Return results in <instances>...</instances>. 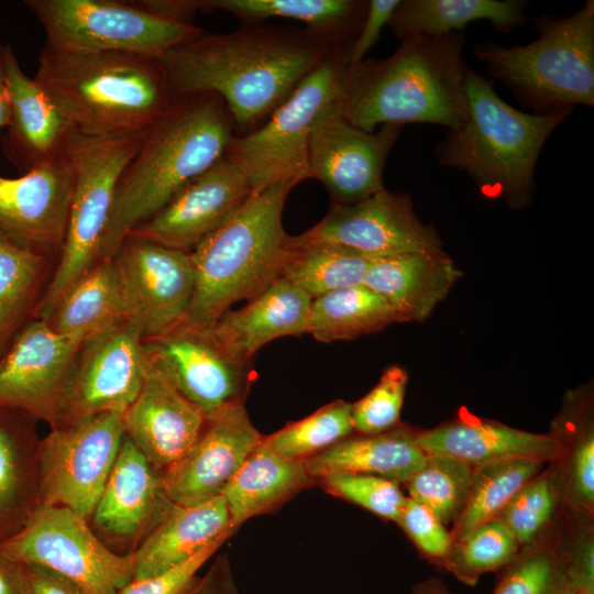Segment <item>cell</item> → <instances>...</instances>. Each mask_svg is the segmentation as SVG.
Masks as SVG:
<instances>
[{
	"instance_id": "16",
	"label": "cell",
	"mask_w": 594,
	"mask_h": 594,
	"mask_svg": "<svg viewBox=\"0 0 594 594\" xmlns=\"http://www.w3.org/2000/svg\"><path fill=\"white\" fill-rule=\"evenodd\" d=\"M403 125L367 132L348 121L340 103L317 121L309 143L310 178L328 190L332 205H351L384 189L383 170Z\"/></svg>"
},
{
	"instance_id": "4",
	"label": "cell",
	"mask_w": 594,
	"mask_h": 594,
	"mask_svg": "<svg viewBox=\"0 0 594 594\" xmlns=\"http://www.w3.org/2000/svg\"><path fill=\"white\" fill-rule=\"evenodd\" d=\"M35 81L87 138L142 133L175 96L158 58L44 45Z\"/></svg>"
},
{
	"instance_id": "54",
	"label": "cell",
	"mask_w": 594,
	"mask_h": 594,
	"mask_svg": "<svg viewBox=\"0 0 594 594\" xmlns=\"http://www.w3.org/2000/svg\"><path fill=\"white\" fill-rule=\"evenodd\" d=\"M23 565L0 551V594H23Z\"/></svg>"
},
{
	"instance_id": "33",
	"label": "cell",
	"mask_w": 594,
	"mask_h": 594,
	"mask_svg": "<svg viewBox=\"0 0 594 594\" xmlns=\"http://www.w3.org/2000/svg\"><path fill=\"white\" fill-rule=\"evenodd\" d=\"M365 0H198L199 11H226L244 24L272 18L301 22L336 45L350 46L364 20Z\"/></svg>"
},
{
	"instance_id": "13",
	"label": "cell",
	"mask_w": 594,
	"mask_h": 594,
	"mask_svg": "<svg viewBox=\"0 0 594 594\" xmlns=\"http://www.w3.org/2000/svg\"><path fill=\"white\" fill-rule=\"evenodd\" d=\"M112 258L128 321L138 328L143 341L178 329L196 288L190 253L129 233Z\"/></svg>"
},
{
	"instance_id": "51",
	"label": "cell",
	"mask_w": 594,
	"mask_h": 594,
	"mask_svg": "<svg viewBox=\"0 0 594 594\" xmlns=\"http://www.w3.org/2000/svg\"><path fill=\"white\" fill-rule=\"evenodd\" d=\"M183 594H242L232 573L228 554L215 558L202 575H197Z\"/></svg>"
},
{
	"instance_id": "14",
	"label": "cell",
	"mask_w": 594,
	"mask_h": 594,
	"mask_svg": "<svg viewBox=\"0 0 594 594\" xmlns=\"http://www.w3.org/2000/svg\"><path fill=\"white\" fill-rule=\"evenodd\" d=\"M145 372L143 339L131 322L85 341L74 359L55 428L102 413L124 414Z\"/></svg>"
},
{
	"instance_id": "46",
	"label": "cell",
	"mask_w": 594,
	"mask_h": 594,
	"mask_svg": "<svg viewBox=\"0 0 594 594\" xmlns=\"http://www.w3.org/2000/svg\"><path fill=\"white\" fill-rule=\"evenodd\" d=\"M332 495L397 522L406 496L398 483L387 479L355 472L329 473L318 480Z\"/></svg>"
},
{
	"instance_id": "55",
	"label": "cell",
	"mask_w": 594,
	"mask_h": 594,
	"mask_svg": "<svg viewBox=\"0 0 594 594\" xmlns=\"http://www.w3.org/2000/svg\"><path fill=\"white\" fill-rule=\"evenodd\" d=\"M10 119V100L6 82L2 55L0 52V133L8 127Z\"/></svg>"
},
{
	"instance_id": "12",
	"label": "cell",
	"mask_w": 594,
	"mask_h": 594,
	"mask_svg": "<svg viewBox=\"0 0 594 594\" xmlns=\"http://www.w3.org/2000/svg\"><path fill=\"white\" fill-rule=\"evenodd\" d=\"M123 415L102 413L41 438L38 505L63 506L88 520L116 462Z\"/></svg>"
},
{
	"instance_id": "8",
	"label": "cell",
	"mask_w": 594,
	"mask_h": 594,
	"mask_svg": "<svg viewBox=\"0 0 594 594\" xmlns=\"http://www.w3.org/2000/svg\"><path fill=\"white\" fill-rule=\"evenodd\" d=\"M348 48L334 46L265 122L231 140L224 156L244 174L253 194L310 178V138L318 119L340 103Z\"/></svg>"
},
{
	"instance_id": "42",
	"label": "cell",
	"mask_w": 594,
	"mask_h": 594,
	"mask_svg": "<svg viewBox=\"0 0 594 594\" xmlns=\"http://www.w3.org/2000/svg\"><path fill=\"white\" fill-rule=\"evenodd\" d=\"M473 465L461 460L427 454L424 465L404 484L408 497L431 509L444 524L462 513L471 487Z\"/></svg>"
},
{
	"instance_id": "10",
	"label": "cell",
	"mask_w": 594,
	"mask_h": 594,
	"mask_svg": "<svg viewBox=\"0 0 594 594\" xmlns=\"http://www.w3.org/2000/svg\"><path fill=\"white\" fill-rule=\"evenodd\" d=\"M45 45L69 51L121 52L161 58L204 29L163 19L135 0H26Z\"/></svg>"
},
{
	"instance_id": "28",
	"label": "cell",
	"mask_w": 594,
	"mask_h": 594,
	"mask_svg": "<svg viewBox=\"0 0 594 594\" xmlns=\"http://www.w3.org/2000/svg\"><path fill=\"white\" fill-rule=\"evenodd\" d=\"M234 531L221 495L193 506L175 505L132 553V580L166 573Z\"/></svg>"
},
{
	"instance_id": "22",
	"label": "cell",
	"mask_w": 594,
	"mask_h": 594,
	"mask_svg": "<svg viewBox=\"0 0 594 594\" xmlns=\"http://www.w3.org/2000/svg\"><path fill=\"white\" fill-rule=\"evenodd\" d=\"M263 437L244 405L206 418L189 451L163 474L170 501L193 506L220 496Z\"/></svg>"
},
{
	"instance_id": "48",
	"label": "cell",
	"mask_w": 594,
	"mask_h": 594,
	"mask_svg": "<svg viewBox=\"0 0 594 594\" xmlns=\"http://www.w3.org/2000/svg\"><path fill=\"white\" fill-rule=\"evenodd\" d=\"M397 524L425 557L443 564L454 541L450 530L431 509L406 496Z\"/></svg>"
},
{
	"instance_id": "53",
	"label": "cell",
	"mask_w": 594,
	"mask_h": 594,
	"mask_svg": "<svg viewBox=\"0 0 594 594\" xmlns=\"http://www.w3.org/2000/svg\"><path fill=\"white\" fill-rule=\"evenodd\" d=\"M145 10L169 21L193 24L191 20L199 11L198 0H138Z\"/></svg>"
},
{
	"instance_id": "31",
	"label": "cell",
	"mask_w": 594,
	"mask_h": 594,
	"mask_svg": "<svg viewBox=\"0 0 594 594\" xmlns=\"http://www.w3.org/2000/svg\"><path fill=\"white\" fill-rule=\"evenodd\" d=\"M318 481L305 462L287 459L262 442L250 453L221 493L237 530L252 517L270 513Z\"/></svg>"
},
{
	"instance_id": "44",
	"label": "cell",
	"mask_w": 594,
	"mask_h": 594,
	"mask_svg": "<svg viewBox=\"0 0 594 594\" xmlns=\"http://www.w3.org/2000/svg\"><path fill=\"white\" fill-rule=\"evenodd\" d=\"M519 549L504 522L494 518L454 542L442 566L462 583L473 586L483 574L506 566Z\"/></svg>"
},
{
	"instance_id": "21",
	"label": "cell",
	"mask_w": 594,
	"mask_h": 594,
	"mask_svg": "<svg viewBox=\"0 0 594 594\" xmlns=\"http://www.w3.org/2000/svg\"><path fill=\"white\" fill-rule=\"evenodd\" d=\"M74 183L72 147L20 177L0 176V230L15 242L58 260Z\"/></svg>"
},
{
	"instance_id": "20",
	"label": "cell",
	"mask_w": 594,
	"mask_h": 594,
	"mask_svg": "<svg viewBox=\"0 0 594 594\" xmlns=\"http://www.w3.org/2000/svg\"><path fill=\"white\" fill-rule=\"evenodd\" d=\"M80 343L34 319L0 358V408L57 425L70 369Z\"/></svg>"
},
{
	"instance_id": "3",
	"label": "cell",
	"mask_w": 594,
	"mask_h": 594,
	"mask_svg": "<svg viewBox=\"0 0 594 594\" xmlns=\"http://www.w3.org/2000/svg\"><path fill=\"white\" fill-rule=\"evenodd\" d=\"M463 32L409 36L385 59L348 66L340 109L360 129L429 123L454 128L466 111Z\"/></svg>"
},
{
	"instance_id": "26",
	"label": "cell",
	"mask_w": 594,
	"mask_h": 594,
	"mask_svg": "<svg viewBox=\"0 0 594 594\" xmlns=\"http://www.w3.org/2000/svg\"><path fill=\"white\" fill-rule=\"evenodd\" d=\"M426 454L451 457L471 465L513 458L559 462L563 448L554 433H534L486 419H455L417 431Z\"/></svg>"
},
{
	"instance_id": "39",
	"label": "cell",
	"mask_w": 594,
	"mask_h": 594,
	"mask_svg": "<svg viewBox=\"0 0 594 594\" xmlns=\"http://www.w3.org/2000/svg\"><path fill=\"white\" fill-rule=\"evenodd\" d=\"M546 462L513 458L473 465L466 504L450 530L453 541L464 538L480 525L497 518L515 493L538 475Z\"/></svg>"
},
{
	"instance_id": "11",
	"label": "cell",
	"mask_w": 594,
	"mask_h": 594,
	"mask_svg": "<svg viewBox=\"0 0 594 594\" xmlns=\"http://www.w3.org/2000/svg\"><path fill=\"white\" fill-rule=\"evenodd\" d=\"M0 551L19 563L47 568L87 594H118L133 579V556L110 550L87 519L63 506L38 505Z\"/></svg>"
},
{
	"instance_id": "41",
	"label": "cell",
	"mask_w": 594,
	"mask_h": 594,
	"mask_svg": "<svg viewBox=\"0 0 594 594\" xmlns=\"http://www.w3.org/2000/svg\"><path fill=\"white\" fill-rule=\"evenodd\" d=\"M562 506L560 471L558 463L552 462L515 493L497 518L522 548L551 527Z\"/></svg>"
},
{
	"instance_id": "49",
	"label": "cell",
	"mask_w": 594,
	"mask_h": 594,
	"mask_svg": "<svg viewBox=\"0 0 594 594\" xmlns=\"http://www.w3.org/2000/svg\"><path fill=\"white\" fill-rule=\"evenodd\" d=\"M229 538H221L183 564L153 578L132 580L118 594H183L198 575V571L215 556Z\"/></svg>"
},
{
	"instance_id": "36",
	"label": "cell",
	"mask_w": 594,
	"mask_h": 594,
	"mask_svg": "<svg viewBox=\"0 0 594 594\" xmlns=\"http://www.w3.org/2000/svg\"><path fill=\"white\" fill-rule=\"evenodd\" d=\"M550 431L563 448V457L557 462L563 506L593 515L594 422L592 396L587 391L578 388L565 395Z\"/></svg>"
},
{
	"instance_id": "27",
	"label": "cell",
	"mask_w": 594,
	"mask_h": 594,
	"mask_svg": "<svg viewBox=\"0 0 594 594\" xmlns=\"http://www.w3.org/2000/svg\"><path fill=\"white\" fill-rule=\"evenodd\" d=\"M461 277L444 252L373 257L363 285L380 295L402 322H420Z\"/></svg>"
},
{
	"instance_id": "6",
	"label": "cell",
	"mask_w": 594,
	"mask_h": 594,
	"mask_svg": "<svg viewBox=\"0 0 594 594\" xmlns=\"http://www.w3.org/2000/svg\"><path fill=\"white\" fill-rule=\"evenodd\" d=\"M294 187L284 182L254 194L190 252L196 288L179 328L208 331L234 302L251 299L280 277L290 238L282 216Z\"/></svg>"
},
{
	"instance_id": "1",
	"label": "cell",
	"mask_w": 594,
	"mask_h": 594,
	"mask_svg": "<svg viewBox=\"0 0 594 594\" xmlns=\"http://www.w3.org/2000/svg\"><path fill=\"white\" fill-rule=\"evenodd\" d=\"M334 46L306 28L260 22L222 34L204 30L160 62L175 97L218 95L237 135L265 122Z\"/></svg>"
},
{
	"instance_id": "47",
	"label": "cell",
	"mask_w": 594,
	"mask_h": 594,
	"mask_svg": "<svg viewBox=\"0 0 594 594\" xmlns=\"http://www.w3.org/2000/svg\"><path fill=\"white\" fill-rule=\"evenodd\" d=\"M560 522L565 574L573 594H594L593 515L562 506Z\"/></svg>"
},
{
	"instance_id": "50",
	"label": "cell",
	"mask_w": 594,
	"mask_h": 594,
	"mask_svg": "<svg viewBox=\"0 0 594 594\" xmlns=\"http://www.w3.org/2000/svg\"><path fill=\"white\" fill-rule=\"evenodd\" d=\"M400 0H370L360 31L348 48V64L356 65L378 41L381 32L399 6Z\"/></svg>"
},
{
	"instance_id": "56",
	"label": "cell",
	"mask_w": 594,
	"mask_h": 594,
	"mask_svg": "<svg viewBox=\"0 0 594 594\" xmlns=\"http://www.w3.org/2000/svg\"><path fill=\"white\" fill-rule=\"evenodd\" d=\"M413 594H455L438 578H432L418 583L413 588Z\"/></svg>"
},
{
	"instance_id": "18",
	"label": "cell",
	"mask_w": 594,
	"mask_h": 594,
	"mask_svg": "<svg viewBox=\"0 0 594 594\" xmlns=\"http://www.w3.org/2000/svg\"><path fill=\"white\" fill-rule=\"evenodd\" d=\"M174 506L163 474L124 433L109 477L88 518L94 534L113 552L132 554Z\"/></svg>"
},
{
	"instance_id": "19",
	"label": "cell",
	"mask_w": 594,
	"mask_h": 594,
	"mask_svg": "<svg viewBox=\"0 0 594 594\" xmlns=\"http://www.w3.org/2000/svg\"><path fill=\"white\" fill-rule=\"evenodd\" d=\"M253 195L244 174L223 155L130 233L190 253Z\"/></svg>"
},
{
	"instance_id": "37",
	"label": "cell",
	"mask_w": 594,
	"mask_h": 594,
	"mask_svg": "<svg viewBox=\"0 0 594 594\" xmlns=\"http://www.w3.org/2000/svg\"><path fill=\"white\" fill-rule=\"evenodd\" d=\"M373 257L329 242L300 243L289 238L280 277L311 299L363 285Z\"/></svg>"
},
{
	"instance_id": "17",
	"label": "cell",
	"mask_w": 594,
	"mask_h": 594,
	"mask_svg": "<svg viewBox=\"0 0 594 594\" xmlns=\"http://www.w3.org/2000/svg\"><path fill=\"white\" fill-rule=\"evenodd\" d=\"M145 359L158 369L205 418L244 405L252 362L229 355L207 331L178 328L143 341Z\"/></svg>"
},
{
	"instance_id": "34",
	"label": "cell",
	"mask_w": 594,
	"mask_h": 594,
	"mask_svg": "<svg viewBox=\"0 0 594 594\" xmlns=\"http://www.w3.org/2000/svg\"><path fill=\"white\" fill-rule=\"evenodd\" d=\"M56 263L0 230V358L35 319Z\"/></svg>"
},
{
	"instance_id": "52",
	"label": "cell",
	"mask_w": 594,
	"mask_h": 594,
	"mask_svg": "<svg viewBox=\"0 0 594 594\" xmlns=\"http://www.w3.org/2000/svg\"><path fill=\"white\" fill-rule=\"evenodd\" d=\"M23 594H87L67 578L38 564H24Z\"/></svg>"
},
{
	"instance_id": "40",
	"label": "cell",
	"mask_w": 594,
	"mask_h": 594,
	"mask_svg": "<svg viewBox=\"0 0 594 594\" xmlns=\"http://www.w3.org/2000/svg\"><path fill=\"white\" fill-rule=\"evenodd\" d=\"M504 568L493 594H573L565 574L560 513L540 538L520 548Z\"/></svg>"
},
{
	"instance_id": "23",
	"label": "cell",
	"mask_w": 594,
	"mask_h": 594,
	"mask_svg": "<svg viewBox=\"0 0 594 594\" xmlns=\"http://www.w3.org/2000/svg\"><path fill=\"white\" fill-rule=\"evenodd\" d=\"M10 100L1 146L23 174L69 152L78 132L35 79L22 70L10 44L0 45Z\"/></svg>"
},
{
	"instance_id": "30",
	"label": "cell",
	"mask_w": 594,
	"mask_h": 594,
	"mask_svg": "<svg viewBox=\"0 0 594 594\" xmlns=\"http://www.w3.org/2000/svg\"><path fill=\"white\" fill-rule=\"evenodd\" d=\"M426 459L417 442V431L400 424L376 435L350 436L304 462L317 481L329 473L355 472L400 484L415 474Z\"/></svg>"
},
{
	"instance_id": "5",
	"label": "cell",
	"mask_w": 594,
	"mask_h": 594,
	"mask_svg": "<svg viewBox=\"0 0 594 594\" xmlns=\"http://www.w3.org/2000/svg\"><path fill=\"white\" fill-rule=\"evenodd\" d=\"M571 112L529 113L503 100L491 80L468 68L466 111L436 146L438 163L464 170L483 196L526 207L549 135Z\"/></svg>"
},
{
	"instance_id": "15",
	"label": "cell",
	"mask_w": 594,
	"mask_h": 594,
	"mask_svg": "<svg viewBox=\"0 0 594 594\" xmlns=\"http://www.w3.org/2000/svg\"><path fill=\"white\" fill-rule=\"evenodd\" d=\"M292 238L336 243L371 257L444 253L435 228L418 219L410 196L386 188L351 205H332L317 224Z\"/></svg>"
},
{
	"instance_id": "45",
	"label": "cell",
	"mask_w": 594,
	"mask_h": 594,
	"mask_svg": "<svg viewBox=\"0 0 594 594\" xmlns=\"http://www.w3.org/2000/svg\"><path fill=\"white\" fill-rule=\"evenodd\" d=\"M408 375L404 367L392 365L378 383L352 404L351 418L358 435H376L400 425Z\"/></svg>"
},
{
	"instance_id": "7",
	"label": "cell",
	"mask_w": 594,
	"mask_h": 594,
	"mask_svg": "<svg viewBox=\"0 0 594 594\" xmlns=\"http://www.w3.org/2000/svg\"><path fill=\"white\" fill-rule=\"evenodd\" d=\"M534 25L539 35L529 44L485 41L473 46V54L532 113L593 107L594 1L570 15H541Z\"/></svg>"
},
{
	"instance_id": "29",
	"label": "cell",
	"mask_w": 594,
	"mask_h": 594,
	"mask_svg": "<svg viewBox=\"0 0 594 594\" xmlns=\"http://www.w3.org/2000/svg\"><path fill=\"white\" fill-rule=\"evenodd\" d=\"M37 422L0 408V543L20 531L38 506Z\"/></svg>"
},
{
	"instance_id": "24",
	"label": "cell",
	"mask_w": 594,
	"mask_h": 594,
	"mask_svg": "<svg viewBox=\"0 0 594 594\" xmlns=\"http://www.w3.org/2000/svg\"><path fill=\"white\" fill-rule=\"evenodd\" d=\"M142 388L123 415L124 433L161 474L193 447L206 418L146 359Z\"/></svg>"
},
{
	"instance_id": "25",
	"label": "cell",
	"mask_w": 594,
	"mask_h": 594,
	"mask_svg": "<svg viewBox=\"0 0 594 594\" xmlns=\"http://www.w3.org/2000/svg\"><path fill=\"white\" fill-rule=\"evenodd\" d=\"M312 299L283 277L243 307L226 311L207 331L232 358L252 362L266 343L307 333Z\"/></svg>"
},
{
	"instance_id": "32",
	"label": "cell",
	"mask_w": 594,
	"mask_h": 594,
	"mask_svg": "<svg viewBox=\"0 0 594 594\" xmlns=\"http://www.w3.org/2000/svg\"><path fill=\"white\" fill-rule=\"evenodd\" d=\"M45 321L56 333L80 344L128 322L114 260H100L62 296Z\"/></svg>"
},
{
	"instance_id": "2",
	"label": "cell",
	"mask_w": 594,
	"mask_h": 594,
	"mask_svg": "<svg viewBox=\"0 0 594 594\" xmlns=\"http://www.w3.org/2000/svg\"><path fill=\"white\" fill-rule=\"evenodd\" d=\"M234 135L233 118L218 95L175 97L166 112L144 131L139 151L120 175L100 260L111 258L138 224L220 160Z\"/></svg>"
},
{
	"instance_id": "9",
	"label": "cell",
	"mask_w": 594,
	"mask_h": 594,
	"mask_svg": "<svg viewBox=\"0 0 594 594\" xmlns=\"http://www.w3.org/2000/svg\"><path fill=\"white\" fill-rule=\"evenodd\" d=\"M143 133L103 139L78 133L75 138V183L65 240L35 319L45 320L62 296L100 261L118 180L139 151Z\"/></svg>"
},
{
	"instance_id": "35",
	"label": "cell",
	"mask_w": 594,
	"mask_h": 594,
	"mask_svg": "<svg viewBox=\"0 0 594 594\" xmlns=\"http://www.w3.org/2000/svg\"><path fill=\"white\" fill-rule=\"evenodd\" d=\"M526 0H400L388 26L402 41L409 36H441L487 20L498 32L524 25Z\"/></svg>"
},
{
	"instance_id": "43",
	"label": "cell",
	"mask_w": 594,
	"mask_h": 594,
	"mask_svg": "<svg viewBox=\"0 0 594 594\" xmlns=\"http://www.w3.org/2000/svg\"><path fill=\"white\" fill-rule=\"evenodd\" d=\"M352 404L331 402L311 415L287 424L263 441L276 453L290 460H306L354 433Z\"/></svg>"
},
{
	"instance_id": "38",
	"label": "cell",
	"mask_w": 594,
	"mask_h": 594,
	"mask_svg": "<svg viewBox=\"0 0 594 594\" xmlns=\"http://www.w3.org/2000/svg\"><path fill=\"white\" fill-rule=\"evenodd\" d=\"M402 322L376 293L364 285L331 292L312 299L308 330L317 341L354 340Z\"/></svg>"
}]
</instances>
